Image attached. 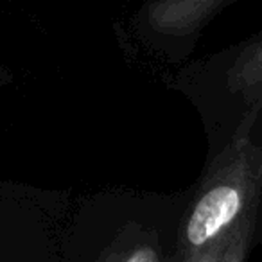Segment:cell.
I'll list each match as a JSON object with an SVG mask.
<instances>
[{
  "mask_svg": "<svg viewBox=\"0 0 262 262\" xmlns=\"http://www.w3.org/2000/svg\"><path fill=\"white\" fill-rule=\"evenodd\" d=\"M187 201L112 198L94 203L90 230L76 232L67 262H174Z\"/></svg>",
  "mask_w": 262,
  "mask_h": 262,
  "instance_id": "cell-1",
  "label": "cell"
},
{
  "mask_svg": "<svg viewBox=\"0 0 262 262\" xmlns=\"http://www.w3.org/2000/svg\"><path fill=\"white\" fill-rule=\"evenodd\" d=\"M260 172V158L253 149L250 131H237L232 146L223 151L215 169L183 210L174 262L203 253L255 210Z\"/></svg>",
  "mask_w": 262,
  "mask_h": 262,
  "instance_id": "cell-2",
  "label": "cell"
},
{
  "mask_svg": "<svg viewBox=\"0 0 262 262\" xmlns=\"http://www.w3.org/2000/svg\"><path fill=\"white\" fill-rule=\"evenodd\" d=\"M215 0H174L147 4L142 9V22L147 33L162 40H187L223 8Z\"/></svg>",
  "mask_w": 262,
  "mask_h": 262,
  "instance_id": "cell-3",
  "label": "cell"
},
{
  "mask_svg": "<svg viewBox=\"0 0 262 262\" xmlns=\"http://www.w3.org/2000/svg\"><path fill=\"white\" fill-rule=\"evenodd\" d=\"M226 81L232 86V94H251L257 83H262V49H255L253 45L243 49L232 65L228 67Z\"/></svg>",
  "mask_w": 262,
  "mask_h": 262,
  "instance_id": "cell-4",
  "label": "cell"
},
{
  "mask_svg": "<svg viewBox=\"0 0 262 262\" xmlns=\"http://www.w3.org/2000/svg\"><path fill=\"white\" fill-rule=\"evenodd\" d=\"M255 219H257V210L248 214L246 217L237 225L233 239H232V243H230V246L226 248L221 262H246L251 243H253Z\"/></svg>",
  "mask_w": 262,
  "mask_h": 262,
  "instance_id": "cell-5",
  "label": "cell"
},
{
  "mask_svg": "<svg viewBox=\"0 0 262 262\" xmlns=\"http://www.w3.org/2000/svg\"><path fill=\"white\" fill-rule=\"evenodd\" d=\"M235 228H237V226H235ZM235 228H233V232L230 233V235H226L225 239L217 241V243L212 244L210 248H207L203 253H198V255H194V257L183 258V260H176V262H221L226 248L230 246V243H232V239H233Z\"/></svg>",
  "mask_w": 262,
  "mask_h": 262,
  "instance_id": "cell-6",
  "label": "cell"
},
{
  "mask_svg": "<svg viewBox=\"0 0 262 262\" xmlns=\"http://www.w3.org/2000/svg\"><path fill=\"white\" fill-rule=\"evenodd\" d=\"M2 77H4V70H0V83H2Z\"/></svg>",
  "mask_w": 262,
  "mask_h": 262,
  "instance_id": "cell-7",
  "label": "cell"
}]
</instances>
